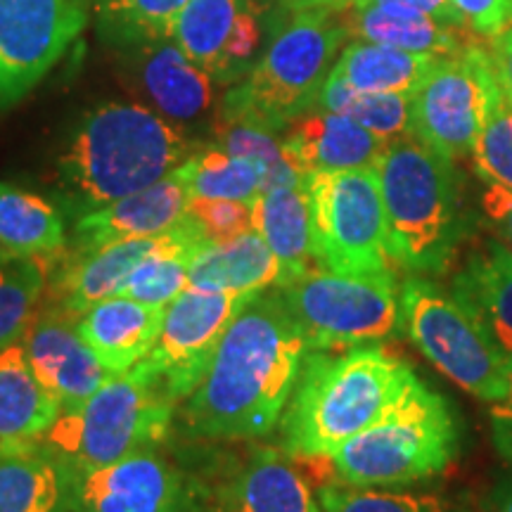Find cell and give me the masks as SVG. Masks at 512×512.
Wrapping results in <instances>:
<instances>
[{
	"label": "cell",
	"mask_w": 512,
	"mask_h": 512,
	"mask_svg": "<svg viewBox=\"0 0 512 512\" xmlns=\"http://www.w3.org/2000/svg\"><path fill=\"white\" fill-rule=\"evenodd\" d=\"M309 342L278 287L254 294L228 325L197 389L185 427L204 439H259L283 418Z\"/></svg>",
	"instance_id": "6da1fadb"
},
{
	"label": "cell",
	"mask_w": 512,
	"mask_h": 512,
	"mask_svg": "<svg viewBox=\"0 0 512 512\" xmlns=\"http://www.w3.org/2000/svg\"><path fill=\"white\" fill-rule=\"evenodd\" d=\"M420 377L380 344L309 349L280 418L283 451L294 460H328L347 441L382 420Z\"/></svg>",
	"instance_id": "7a4b0ae2"
},
{
	"label": "cell",
	"mask_w": 512,
	"mask_h": 512,
	"mask_svg": "<svg viewBox=\"0 0 512 512\" xmlns=\"http://www.w3.org/2000/svg\"><path fill=\"white\" fill-rule=\"evenodd\" d=\"M190 155L169 119L133 102H107L79 121L57 162L62 200L83 216L162 181Z\"/></svg>",
	"instance_id": "3957f363"
},
{
	"label": "cell",
	"mask_w": 512,
	"mask_h": 512,
	"mask_svg": "<svg viewBox=\"0 0 512 512\" xmlns=\"http://www.w3.org/2000/svg\"><path fill=\"white\" fill-rule=\"evenodd\" d=\"M394 266L441 275L470 233L463 181L453 164L418 138L387 143L375 164Z\"/></svg>",
	"instance_id": "277c9868"
},
{
	"label": "cell",
	"mask_w": 512,
	"mask_h": 512,
	"mask_svg": "<svg viewBox=\"0 0 512 512\" xmlns=\"http://www.w3.org/2000/svg\"><path fill=\"white\" fill-rule=\"evenodd\" d=\"M349 36L342 15L332 8H297L275 31L249 72L226 93L221 119L280 133L316 107Z\"/></svg>",
	"instance_id": "5b68a950"
},
{
	"label": "cell",
	"mask_w": 512,
	"mask_h": 512,
	"mask_svg": "<svg viewBox=\"0 0 512 512\" xmlns=\"http://www.w3.org/2000/svg\"><path fill=\"white\" fill-rule=\"evenodd\" d=\"M458 456V422L451 406L418 382L373 427L325 460L337 484L403 489L437 477Z\"/></svg>",
	"instance_id": "8992f818"
},
{
	"label": "cell",
	"mask_w": 512,
	"mask_h": 512,
	"mask_svg": "<svg viewBox=\"0 0 512 512\" xmlns=\"http://www.w3.org/2000/svg\"><path fill=\"white\" fill-rule=\"evenodd\" d=\"M174 401L138 368L114 375L81 406L57 415L38 446L67 472L110 465L143 448H155L171 427Z\"/></svg>",
	"instance_id": "52a82bcc"
},
{
	"label": "cell",
	"mask_w": 512,
	"mask_h": 512,
	"mask_svg": "<svg viewBox=\"0 0 512 512\" xmlns=\"http://www.w3.org/2000/svg\"><path fill=\"white\" fill-rule=\"evenodd\" d=\"M401 330L441 375L484 403L508 392V356L451 290L411 275L401 283Z\"/></svg>",
	"instance_id": "ba28073f"
},
{
	"label": "cell",
	"mask_w": 512,
	"mask_h": 512,
	"mask_svg": "<svg viewBox=\"0 0 512 512\" xmlns=\"http://www.w3.org/2000/svg\"><path fill=\"white\" fill-rule=\"evenodd\" d=\"M278 292L309 349L368 347L401 330V285L392 271L335 273L313 268Z\"/></svg>",
	"instance_id": "9c48e42d"
},
{
	"label": "cell",
	"mask_w": 512,
	"mask_h": 512,
	"mask_svg": "<svg viewBox=\"0 0 512 512\" xmlns=\"http://www.w3.org/2000/svg\"><path fill=\"white\" fill-rule=\"evenodd\" d=\"M306 192L318 268L335 273L392 271L375 166L311 174L306 176Z\"/></svg>",
	"instance_id": "30bf717a"
},
{
	"label": "cell",
	"mask_w": 512,
	"mask_h": 512,
	"mask_svg": "<svg viewBox=\"0 0 512 512\" xmlns=\"http://www.w3.org/2000/svg\"><path fill=\"white\" fill-rule=\"evenodd\" d=\"M494 81L484 43L472 41L456 55L439 57L411 93V136L453 162L470 157Z\"/></svg>",
	"instance_id": "8fae6325"
},
{
	"label": "cell",
	"mask_w": 512,
	"mask_h": 512,
	"mask_svg": "<svg viewBox=\"0 0 512 512\" xmlns=\"http://www.w3.org/2000/svg\"><path fill=\"white\" fill-rule=\"evenodd\" d=\"M259 292H209L188 287L164 309L157 344L138 370L159 382L171 401L188 399L207 373L228 325Z\"/></svg>",
	"instance_id": "7c38bea8"
},
{
	"label": "cell",
	"mask_w": 512,
	"mask_h": 512,
	"mask_svg": "<svg viewBox=\"0 0 512 512\" xmlns=\"http://www.w3.org/2000/svg\"><path fill=\"white\" fill-rule=\"evenodd\" d=\"M86 22L83 0H0V110L46 79Z\"/></svg>",
	"instance_id": "4fadbf2b"
},
{
	"label": "cell",
	"mask_w": 512,
	"mask_h": 512,
	"mask_svg": "<svg viewBox=\"0 0 512 512\" xmlns=\"http://www.w3.org/2000/svg\"><path fill=\"white\" fill-rule=\"evenodd\" d=\"M209 498L155 448L69 472V512H207Z\"/></svg>",
	"instance_id": "5bb4252c"
},
{
	"label": "cell",
	"mask_w": 512,
	"mask_h": 512,
	"mask_svg": "<svg viewBox=\"0 0 512 512\" xmlns=\"http://www.w3.org/2000/svg\"><path fill=\"white\" fill-rule=\"evenodd\" d=\"M261 22L259 0H190L171 41L216 83H238L261 57Z\"/></svg>",
	"instance_id": "9a60e30c"
},
{
	"label": "cell",
	"mask_w": 512,
	"mask_h": 512,
	"mask_svg": "<svg viewBox=\"0 0 512 512\" xmlns=\"http://www.w3.org/2000/svg\"><path fill=\"white\" fill-rule=\"evenodd\" d=\"M22 347L38 380L62 411L81 406L110 380V370L76 330V318L48 306L31 320Z\"/></svg>",
	"instance_id": "2e32d148"
},
{
	"label": "cell",
	"mask_w": 512,
	"mask_h": 512,
	"mask_svg": "<svg viewBox=\"0 0 512 512\" xmlns=\"http://www.w3.org/2000/svg\"><path fill=\"white\" fill-rule=\"evenodd\" d=\"M188 204V185L178 171H171L162 181L79 216L74 242L79 252H88L119 240L155 238L176 228L188 216Z\"/></svg>",
	"instance_id": "e0dca14e"
},
{
	"label": "cell",
	"mask_w": 512,
	"mask_h": 512,
	"mask_svg": "<svg viewBox=\"0 0 512 512\" xmlns=\"http://www.w3.org/2000/svg\"><path fill=\"white\" fill-rule=\"evenodd\" d=\"M292 460L278 448H252L209 498L211 512H320L318 494Z\"/></svg>",
	"instance_id": "ac0fdd59"
},
{
	"label": "cell",
	"mask_w": 512,
	"mask_h": 512,
	"mask_svg": "<svg viewBox=\"0 0 512 512\" xmlns=\"http://www.w3.org/2000/svg\"><path fill=\"white\" fill-rule=\"evenodd\" d=\"M283 150L299 176L375 166L387 147L368 128L344 114L313 107L285 128Z\"/></svg>",
	"instance_id": "d6986e66"
},
{
	"label": "cell",
	"mask_w": 512,
	"mask_h": 512,
	"mask_svg": "<svg viewBox=\"0 0 512 512\" xmlns=\"http://www.w3.org/2000/svg\"><path fill=\"white\" fill-rule=\"evenodd\" d=\"M174 230V228H171ZM171 230L155 238H133L102 245L88 252H74L57 271L53 283V309L79 318L91 306L117 297L124 290L128 275L145 256H150L169 240Z\"/></svg>",
	"instance_id": "ffe728a7"
},
{
	"label": "cell",
	"mask_w": 512,
	"mask_h": 512,
	"mask_svg": "<svg viewBox=\"0 0 512 512\" xmlns=\"http://www.w3.org/2000/svg\"><path fill=\"white\" fill-rule=\"evenodd\" d=\"M162 323L164 309L117 294L76 318V330L110 375H124L150 354Z\"/></svg>",
	"instance_id": "44dd1931"
},
{
	"label": "cell",
	"mask_w": 512,
	"mask_h": 512,
	"mask_svg": "<svg viewBox=\"0 0 512 512\" xmlns=\"http://www.w3.org/2000/svg\"><path fill=\"white\" fill-rule=\"evenodd\" d=\"M451 292L482 325L491 342L512 356V252L489 238L465 256L451 280Z\"/></svg>",
	"instance_id": "7402d4cb"
},
{
	"label": "cell",
	"mask_w": 512,
	"mask_h": 512,
	"mask_svg": "<svg viewBox=\"0 0 512 512\" xmlns=\"http://www.w3.org/2000/svg\"><path fill=\"white\" fill-rule=\"evenodd\" d=\"M62 413L34 368L22 342L0 351V456L36 448Z\"/></svg>",
	"instance_id": "603a6c76"
},
{
	"label": "cell",
	"mask_w": 512,
	"mask_h": 512,
	"mask_svg": "<svg viewBox=\"0 0 512 512\" xmlns=\"http://www.w3.org/2000/svg\"><path fill=\"white\" fill-rule=\"evenodd\" d=\"M349 36L420 55H456L477 41L470 29L453 27L437 17L401 5L366 3L339 12Z\"/></svg>",
	"instance_id": "cb8c5ba5"
},
{
	"label": "cell",
	"mask_w": 512,
	"mask_h": 512,
	"mask_svg": "<svg viewBox=\"0 0 512 512\" xmlns=\"http://www.w3.org/2000/svg\"><path fill=\"white\" fill-rule=\"evenodd\" d=\"M254 230L278 259V287L318 268L306 181L261 192L254 200Z\"/></svg>",
	"instance_id": "d4e9b609"
},
{
	"label": "cell",
	"mask_w": 512,
	"mask_h": 512,
	"mask_svg": "<svg viewBox=\"0 0 512 512\" xmlns=\"http://www.w3.org/2000/svg\"><path fill=\"white\" fill-rule=\"evenodd\" d=\"M140 83L166 119L195 121L209 110L214 79L197 67L174 41L140 46Z\"/></svg>",
	"instance_id": "484cf974"
},
{
	"label": "cell",
	"mask_w": 512,
	"mask_h": 512,
	"mask_svg": "<svg viewBox=\"0 0 512 512\" xmlns=\"http://www.w3.org/2000/svg\"><path fill=\"white\" fill-rule=\"evenodd\" d=\"M280 264L256 230L209 242L190 264V287L209 292H264L278 287Z\"/></svg>",
	"instance_id": "4316f807"
},
{
	"label": "cell",
	"mask_w": 512,
	"mask_h": 512,
	"mask_svg": "<svg viewBox=\"0 0 512 512\" xmlns=\"http://www.w3.org/2000/svg\"><path fill=\"white\" fill-rule=\"evenodd\" d=\"M437 60L439 55H420L380 43L354 41L339 53L330 74L358 91L411 95L432 72Z\"/></svg>",
	"instance_id": "83f0119b"
},
{
	"label": "cell",
	"mask_w": 512,
	"mask_h": 512,
	"mask_svg": "<svg viewBox=\"0 0 512 512\" xmlns=\"http://www.w3.org/2000/svg\"><path fill=\"white\" fill-rule=\"evenodd\" d=\"M0 512H69V472L46 448L0 456Z\"/></svg>",
	"instance_id": "f1b7e54d"
},
{
	"label": "cell",
	"mask_w": 512,
	"mask_h": 512,
	"mask_svg": "<svg viewBox=\"0 0 512 512\" xmlns=\"http://www.w3.org/2000/svg\"><path fill=\"white\" fill-rule=\"evenodd\" d=\"M67 245L64 216L46 197L0 181V249L55 259Z\"/></svg>",
	"instance_id": "f546056e"
},
{
	"label": "cell",
	"mask_w": 512,
	"mask_h": 512,
	"mask_svg": "<svg viewBox=\"0 0 512 512\" xmlns=\"http://www.w3.org/2000/svg\"><path fill=\"white\" fill-rule=\"evenodd\" d=\"M50 264L53 259L0 249V351L22 342L24 332L36 318L48 287Z\"/></svg>",
	"instance_id": "4dcf8cb0"
},
{
	"label": "cell",
	"mask_w": 512,
	"mask_h": 512,
	"mask_svg": "<svg viewBox=\"0 0 512 512\" xmlns=\"http://www.w3.org/2000/svg\"><path fill=\"white\" fill-rule=\"evenodd\" d=\"M316 107L354 119L387 143L411 136V95L358 91L339 76L330 74L320 88Z\"/></svg>",
	"instance_id": "1f68e13d"
},
{
	"label": "cell",
	"mask_w": 512,
	"mask_h": 512,
	"mask_svg": "<svg viewBox=\"0 0 512 512\" xmlns=\"http://www.w3.org/2000/svg\"><path fill=\"white\" fill-rule=\"evenodd\" d=\"M176 171L188 185L190 197L254 202L264 192V171L259 164L216 145L192 152Z\"/></svg>",
	"instance_id": "d6a6232c"
},
{
	"label": "cell",
	"mask_w": 512,
	"mask_h": 512,
	"mask_svg": "<svg viewBox=\"0 0 512 512\" xmlns=\"http://www.w3.org/2000/svg\"><path fill=\"white\" fill-rule=\"evenodd\" d=\"M190 0H100L98 29L105 41L121 46L169 41Z\"/></svg>",
	"instance_id": "836d02e7"
},
{
	"label": "cell",
	"mask_w": 512,
	"mask_h": 512,
	"mask_svg": "<svg viewBox=\"0 0 512 512\" xmlns=\"http://www.w3.org/2000/svg\"><path fill=\"white\" fill-rule=\"evenodd\" d=\"M320 512H472L465 503L441 494L330 484L318 491Z\"/></svg>",
	"instance_id": "e575fe53"
},
{
	"label": "cell",
	"mask_w": 512,
	"mask_h": 512,
	"mask_svg": "<svg viewBox=\"0 0 512 512\" xmlns=\"http://www.w3.org/2000/svg\"><path fill=\"white\" fill-rule=\"evenodd\" d=\"M216 147L259 164L264 171V190L306 181L285 157L283 140H278V133L266 131V128L245 124V121L221 119L216 128Z\"/></svg>",
	"instance_id": "d590c367"
},
{
	"label": "cell",
	"mask_w": 512,
	"mask_h": 512,
	"mask_svg": "<svg viewBox=\"0 0 512 512\" xmlns=\"http://www.w3.org/2000/svg\"><path fill=\"white\" fill-rule=\"evenodd\" d=\"M470 157L484 183L512 192V100L501 91L498 81L491 86L482 131Z\"/></svg>",
	"instance_id": "8d00e7d4"
},
{
	"label": "cell",
	"mask_w": 512,
	"mask_h": 512,
	"mask_svg": "<svg viewBox=\"0 0 512 512\" xmlns=\"http://www.w3.org/2000/svg\"><path fill=\"white\" fill-rule=\"evenodd\" d=\"M188 216L209 242H226L254 230V202L190 197Z\"/></svg>",
	"instance_id": "74e56055"
},
{
	"label": "cell",
	"mask_w": 512,
	"mask_h": 512,
	"mask_svg": "<svg viewBox=\"0 0 512 512\" xmlns=\"http://www.w3.org/2000/svg\"><path fill=\"white\" fill-rule=\"evenodd\" d=\"M465 27L479 38H491L512 22V0H453Z\"/></svg>",
	"instance_id": "f35d334b"
},
{
	"label": "cell",
	"mask_w": 512,
	"mask_h": 512,
	"mask_svg": "<svg viewBox=\"0 0 512 512\" xmlns=\"http://www.w3.org/2000/svg\"><path fill=\"white\" fill-rule=\"evenodd\" d=\"M479 204H482V216L494 238L501 240L512 252V192L501 185L484 183Z\"/></svg>",
	"instance_id": "ab89813d"
},
{
	"label": "cell",
	"mask_w": 512,
	"mask_h": 512,
	"mask_svg": "<svg viewBox=\"0 0 512 512\" xmlns=\"http://www.w3.org/2000/svg\"><path fill=\"white\" fill-rule=\"evenodd\" d=\"M489 425L498 456L512 467V356H508V392L501 401L489 403Z\"/></svg>",
	"instance_id": "60d3db41"
},
{
	"label": "cell",
	"mask_w": 512,
	"mask_h": 512,
	"mask_svg": "<svg viewBox=\"0 0 512 512\" xmlns=\"http://www.w3.org/2000/svg\"><path fill=\"white\" fill-rule=\"evenodd\" d=\"M486 41H489L486 50H489L491 69H494L498 86L512 100V22Z\"/></svg>",
	"instance_id": "b9f144b4"
},
{
	"label": "cell",
	"mask_w": 512,
	"mask_h": 512,
	"mask_svg": "<svg viewBox=\"0 0 512 512\" xmlns=\"http://www.w3.org/2000/svg\"><path fill=\"white\" fill-rule=\"evenodd\" d=\"M366 3H382V5H401V8H408V10H418L422 15H430V17H437L441 22L446 24H453V27H465V22L460 19L456 5H453V0H366ZM361 3V5H366Z\"/></svg>",
	"instance_id": "7bdbcfd3"
},
{
	"label": "cell",
	"mask_w": 512,
	"mask_h": 512,
	"mask_svg": "<svg viewBox=\"0 0 512 512\" xmlns=\"http://www.w3.org/2000/svg\"><path fill=\"white\" fill-rule=\"evenodd\" d=\"M361 3H366V0H294V8H316V5H323V8L342 12L347 8H356Z\"/></svg>",
	"instance_id": "ee69618b"
},
{
	"label": "cell",
	"mask_w": 512,
	"mask_h": 512,
	"mask_svg": "<svg viewBox=\"0 0 512 512\" xmlns=\"http://www.w3.org/2000/svg\"><path fill=\"white\" fill-rule=\"evenodd\" d=\"M494 512H512V486L503 491V496L496 501Z\"/></svg>",
	"instance_id": "f6af8a7d"
},
{
	"label": "cell",
	"mask_w": 512,
	"mask_h": 512,
	"mask_svg": "<svg viewBox=\"0 0 512 512\" xmlns=\"http://www.w3.org/2000/svg\"><path fill=\"white\" fill-rule=\"evenodd\" d=\"M98 3H100V0H98Z\"/></svg>",
	"instance_id": "bcb514c9"
}]
</instances>
